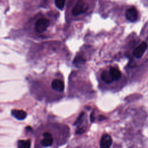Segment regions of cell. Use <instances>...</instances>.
Segmentation results:
<instances>
[{"instance_id": "12", "label": "cell", "mask_w": 148, "mask_h": 148, "mask_svg": "<svg viewBox=\"0 0 148 148\" xmlns=\"http://www.w3.org/2000/svg\"><path fill=\"white\" fill-rule=\"evenodd\" d=\"M55 4L57 8H58L61 10H63L64 8L66 0H55Z\"/></svg>"}, {"instance_id": "10", "label": "cell", "mask_w": 148, "mask_h": 148, "mask_svg": "<svg viewBox=\"0 0 148 148\" xmlns=\"http://www.w3.org/2000/svg\"><path fill=\"white\" fill-rule=\"evenodd\" d=\"M109 72L114 79V81H118L121 77V72L115 67H111L109 69Z\"/></svg>"}, {"instance_id": "2", "label": "cell", "mask_w": 148, "mask_h": 148, "mask_svg": "<svg viewBox=\"0 0 148 148\" xmlns=\"http://www.w3.org/2000/svg\"><path fill=\"white\" fill-rule=\"evenodd\" d=\"M89 9V6L83 0H79L73 7L72 10V14L74 16H79L86 12Z\"/></svg>"}, {"instance_id": "1", "label": "cell", "mask_w": 148, "mask_h": 148, "mask_svg": "<svg viewBox=\"0 0 148 148\" xmlns=\"http://www.w3.org/2000/svg\"><path fill=\"white\" fill-rule=\"evenodd\" d=\"M56 140L53 132L47 129L41 132L38 138V144L40 147H52Z\"/></svg>"}, {"instance_id": "11", "label": "cell", "mask_w": 148, "mask_h": 148, "mask_svg": "<svg viewBox=\"0 0 148 148\" xmlns=\"http://www.w3.org/2000/svg\"><path fill=\"white\" fill-rule=\"evenodd\" d=\"M30 146H31V143L30 141L21 140L18 142V147H19L27 148V147H30Z\"/></svg>"}, {"instance_id": "7", "label": "cell", "mask_w": 148, "mask_h": 148, "mask_svg": "<svg viewBox=\"0 0 148 148\" xmlns=\"http://www.w3.org/2000/svg\"><path fill=\"white\" fill-rule=\"evenodd\" d=\"M112 144V138L108 134H104L100 141V147L102 148H109Z\"/></svg>"}, {"instance_id": "4", "label": "cell", "mask_w": 148, "mask_h": 148, "mask_svg": "<svg viewBox=\"0 0 148 148\" xmlns=\"http://www.w3.org/2000/svg\"><path fill=\"white\" fill-rule=\"evenodd\" d=\"M51 88L57 93H62L65 89L64 81L60 78L53 79L51 82Z\"/></svg>"}, {"instance_id": "5", "label": "cell", "mask_w": 148, "mask_h": 148, "mask_svg": "<svg viewBox=\"0 0 148 148\" xmlns=\"http://www.w3.org/2000/svg\"><path fill=\"white\" fill-rule=\"evenodd\" d=\"M147 48V44L143 42L139 45L137 48L134 49L133 52V56L136 58H140L142 56L143 53L146 51Z\"/></svg>"}, {"instance_id": "3", "label": "cell", "mask_w": 148, "mask_h": 148, "mask_svg": "<svg viewBox=\"0 0 148 148\" xmlns=\"http://www.w3.org/2000/svg\"><path fill=\"white\" fill-rule=\"evenodd\" d=\"M50 25V21L46 18H41L35 23L34 29L36 33L42 34L44 33Z\"/></svg>"}, {"instance_id": "9", "label": "cell", "mask_w": 148, "mask_h": 148, "mask_svg": "<svg viewBox=\"0 0 148 148\" xmlns=\"http://www.w3.org/2000/svg\"><path fill=\"white\" fill-rule=\"evenodd\" d=\"M12 115L17 119L22 120L25 119L27 116V113L26 112L20 110H12Z\"/></svg>"}, {"instance_id": "8", "label": "cell", "mask_w": 148, "mask_h": 148, "mask_svg": "<svg viewBox=\"0 0 148 148\" xmlns=\"http://www.w3.org/2000/svg\"><path fill=\"white\" fill-rule=\"evenodd\" d=\"M101 77L102 80L106 83H111L114 81V79L109 71H104L101 73Z\"/></svg>"}, {"instance_id": "6", "label": "cell", "mask_w": 148, "mask_h": 148, "mask_svg": "<svg viewBox=\"0 0 148 148\" xmlns=\"http://www.w3.org/2000/svg\"><path fill=\"white\" fill-rule=\"evenodd\" d=\"M138 16V12L135 8L132 7L126 11V17L128 20L131 22H134L137 20Z\"/></svg>"}]
</instances>
